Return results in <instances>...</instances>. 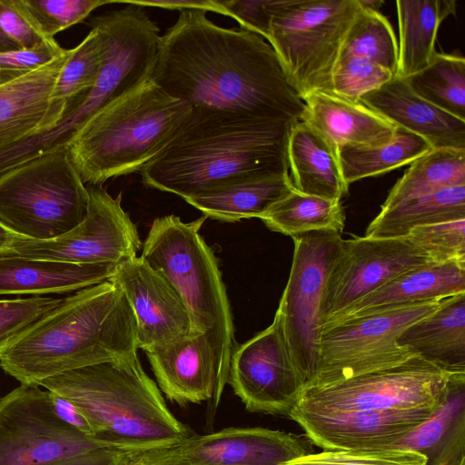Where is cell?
Instances as JSON below:
<instances>
[{
	"label": "cell",
	"mask_w": 465,
	"mask_h": 465,
	"mask_svg": "<svg viewBox=\"0 0 465 465\" xmlns=\"http://www.w3.org/2000/svg\"><path fill=\"white\" fill-rule=\"evenodd\" d=\"M26 73H28V72L22 71V70H16V69L0 67V85L9 83Z\"/></svg>",
	"instance_id": "obj_51"
},
{
	"label": "cell",
	"mask_w": 465,
	"mask_h": 465,
	"mask_svg": "<svg viewBox=\"0 0 465 465\" xmlns=\"http://www.w3.org/2000/svg\"><path fill=\"white\" fill-rule=\"evenodd\" d=\"M193 465H284L306 455L300 436L266 428H226L163 447Z\"/></svg>",
	"instance_id": "obj_19"
},
{
	"label": "cell",
	"mask_w": 465,
	"mask_h": 465,
	"mask_svg": "<svg viewBox=\"0 0 465 465\" xmlns=\"http://www.w3.org/2000/svg\"><path fill=\"white\" fill-rule=\"evenodd\" d=\"M357 56L389 70L398 68V43L389 21L379 12L361 9L342 45L341 57Z\"/></svg>",
	"instance_id": "obj_36"
},
{
	"label": "cell",
	"mask_w": 465,
	"mask_h": 465,
	"mask_svg": "<svg viewBox=\"0 0 465 465\" xmlns=\"http://www.w3.org/2000/svg\"><path fill=\"white\" fill-rule=\"evenodd\" d=\"M109 281L122 290L133 309L138 349L145 351L193 332L190 315L177 292L142 257L117 264Z\"/></svg>",
	"instance_id": "obj_18"
},
{
	"label": "cell",
	"mask_w": 465,
	"mask_h": 465,
	"mask_svg": "<svg viewBox=\"0 0 465 465\" xmlns=\"http://www.w3.org/2000/svg\"><path fill=\"white\" fill-rule=\"evenodd\" d=\"M124 4L135 5L139 6H153L171 10H203L212 11L224 15L221 1L212 0H133L124 1Z\"/></svg>",
	"instance_id": "obj_47"
},
{
	"label": "cell",
	"mask_w": 465,
	"mask_h": 465,
	"mask_svg": "<svg viewBox=\"0 0 465 465\" xmlns=\"http://www.w3.org/2000/svg\"><path fill=\"white\" fill-rule=\"evenodd\" d=\"M191 110L148 80L96 112L65 148L84 183L102 185L140 172L177 136Z\"/></svg>",
	"instance_id": "obj_5"
},
{
	"label": "cell",
	"mask_w": 465,
	"mask_h": 465,
	"mask_svg": "<svg viewBox=\"0 0 465 465\" xmlns=\"http://www.w3.org/2000/svg\"><path fill=\"white\" fill-rule=\"evenodd\" d=\"M89 193L65 147L0 176V222L21 237L50 240L84 218Z\"/></svg>",
	"instance_id": "obj_8"
},
{
	"label": "cell",
	"mask_w": 465,
	"mask_h": 465,
	"mask_svg": "<svg viewBox=\"0 0 465 465\" xmlns=\"http://www.w3.org/2000/svg\"><path fill=\"white\" fill-rule=\"evenodd\" d=\"M438 408L332 412L293 409L289 418L323 450H382L393 448Z\"/></svg>",
	"instance_id": "obj_17"
},
{
	"label": "cell",
	"mask_w": 465,
	"mask_h": 465,
	"mask_svg": "<svg viewBox=\"0 0 465 465\" xmlns=\"http://www.w3.org/2000/svg\"><path fill=\"white\" fill-rule=\"evenodd\" d=\"M24 237L12 232L0 222V256L8 252L14 244Z\"/></svg>",
	"instance_id": "obj_50"
},
{
	"label": "cell",
	"mask_w": 465,
	"mask_h": 465,
	"mask_svg": "<svg viewBox=\"0 0 465 465\" xmlns=\"http://www.w3.org/2000/svg\"><path fill=\"white\" fill-rule=\"evenodd\" d=\"M287 155L298 192L339 202L348 193L336 150L306 123L298 121L292 126Z\"/></svg>",
	"instance_id": "obj_27"
},
{
	"label": "cell",
	"mask_w": 465,
	"mask_h": 465,
	"mask_svg": "<svg viewBox=\"0 0 465 465\" xmlns=\"http://www.w3.org/2000/svg\"><path fill=\"white\" fill-rule=\"evenodd\" d=\"M0 28L19 48H30L46 40L18 10L14 0H0Z\"/></svg>",
	"instance_id": "obj_45"
},
{
	"label": "cell",
	"mask_w": 465,
	"mask_h": 465,
	"mask_svg": "<svg viewBox=\"0 0 465 465\" xmlns=\"http://www.w3.org/2000/svg\"><path fill=\"white\" fill-rule=\"evenodd\" d=\"M228 383L250 412L289 417L299 404L307 382L277 316L268 328L233 349Z\"/></svg>",
	"instance_id": "obj_15"
},
{
	"label": "cell",
	"mask_w": 465,
	"mask_h": 465,
	"mask_svg": "<svg viewBox=\"0 0 465 465\" xmlns=\"http://www.w3.org/2000/svg\"><path fill=\"white\" fill-rule=\"evenodd\" d=\"M361 10L358 0H279L267 41L302 100L332 93V74Z\"/></svg>",
	"instance_id": "obj_9"
},
{
	"label": "cell",
	"mask_w": 465,
	"mask_h": 465,
	"mask_svg": "<svg viewBox=\"0 0 465 465\" xmlns=\"http://www.w3.org/2000/svg\"><path fill=\"white\" fill-rule=\"evenodd\" d=\"M102 447L111 446L56 414L47 390L21 384L0 398V465H47Z\"/></svg>",
	"instance_id": "obj_13"
},
{
	"label": "cell",
	"mask_w": 465,
	"mask_h": 465,
	"mask_svg": "<svg viewBox=\"0 0 465 465\" xmlns=\"http://www.w3.org/2000/svg\"><path fill=\"white\" fill-rule=\"evenodd\" d=\"M35 30L45 39L84 20L113 0H14Z\"/></svg>",
	"instance_id": "obj_38"
},
{
	"label": "cell",
	"mask_w": 465,
	"mask_h": 465,
	"mask_svg": "<svg viewBox=\"0 0 465 465\" xmlns=\"http://www.w3.org/2000/svg\"><path fill=\"white\" fill-rule=\"evenodd\" d=\"M293 189L290 174L246 178L210 188L185 201L206 218L233 223L259 218Z\"/></svg>",
	"instance_id": "obj_29"
},
{
	"label": "cell",
	"mask_w": 465,
	"mask_h": 465,
	"mask_svg": "<svg viewBox=\"0 0 465 465\" xmlns=\"http://www.w3.org/2000/svg\"><path fill=\"white\" fill-rule=\"evenodd\" d=\"M301 121L319 133L337 152L340 147H374L391 141L397 127L365 106L331 92L315 91L303 98Z\"/></svg>",
	"instance_id": "obj_24"
},
{
	"label": "cell",
	"mask_w": 465,
	"mask_h": 465,
	"mask_svg": "<svg viewBox=\"0 0 465 465\" xmlns=\"http://www.w3.org/2000/svg\"><path fill=\"white\" fill-rule=\"evenodd\" d=\"M105 54V45L100 32L92 27L74 48L58 78L55 95L67 105L87 94L94 86Z\"/></svg>",
	"instance_id": "obj_37"
},
{
	"label": "cell",
	"mask_w": 465,
	"mask_h": 465,
	"mask_svg": "<svg viewBox=\"0 0 465 465\" xmlns=\"http://www.w3.org/2000/svg\"><path fill=\"white\" fill-rule=\"evenodd\" d=\"M51 394L54 409L63 420L83 433L95 437L89 421L71 402L52 392Z\"/></svg>",
	"instance_id": "obj_49"
},
{
	"label": "cell",
	"mask_w": 465,
	"mask_h": 465,
	"mask_svg": "<svg viewBox=\"0 0 465 465\" xmlns=\"http://www.w3.org/2000/svg\"><path fill=\"white\" fill-rule=\"evenodd\" d=\"M71 49L50 63L0 85V152L54 128L67 102L55 95L59 75Z\"/></svg>",
	"instance_id": "obj_21"
},
{
	"label": "cell",
	"mask_w": 465,
	"mask_h": 465,
	"mask_svg": "<svg viewBox=\"0 0 465 465\" xmlns=\"http://www.w3.org/2000/svg\"><path fill=\"white\" fill-rule=\"evenodd\" d=\"M279 0L221 1L224 15L235 19L241 29L268 40L272 15Z\"/></svg>",
	"instance_id": "obj_43"
},
{
	"label": "cell",
	"mask_w": 465,
	"mask_h": 465,
	"mask_svg": "<svg viewBox=\"0 0 465 465\" xmlns=\"http://www.w3.org/2000/svg\"><path fill=\"white\" fill-rule=\"evenodd\" d=\"M453 0H398L400 43L397 75L407 78L424 69L431 61L439 27L455 13Z\"/></svg>",
	"instance_id": "obj_30"
},
{
	"label": "cell",
	"mask_w": 465,
	"mask_h": 465,
	"mask_svg": "<svg viewBox=\"0 0 465 465\" xmlns=\"http://www.w3.org/2000/svg\"><path fill=\"white\" fill-rule=\"evenodd\" d=\"M89 203L84 220L66 233L50 240L22 238L4 256L54 262L120 264L137 257L141 240L135 224L101 185H86Z\"/></svg>",
	"instance_id": "obj_14"
},
{
	"label": "cell",
	"mask_w": 465,
	"mask_h": 465,
	"mask_svg": "<svg viewBox=\"0 0 465 465\" xmlns=\"http://www.w3.org/2000/svg\"><path fill=\"white\" fill-rule=\"evenodd\" d=\"M150 80L193 108L298 122L305 104L262 37L183 10L160 36Z\"/></svg>",
	"instance_id": "obj_1"
},
{
	"label": "cell",
	"mask_w": 465,
	"mask_h": 465,
	"mask_svg": "<svg viewBox=\"0 0 465 465\" xmlns=\"http://www.w3.org/2000/svg\"><path fill=\"white\" fill-rule=\"evenodd\" d=\"M421 98L444 112L465 120V59L436 53L430 64L405 78Z\"/></svg>",
	"instance_id": "obj_35"
},
{
	"label": "cell",
	"mask_w": 465,
	"mask_h": 465,
	"mask_svg": "<svg viewBox=\"0 0 465 465\" xmlns=\"http://www.w3.org/2000/svg\"><path fill=\"white\" fill-rule=\"evenodd\" d=\"M133 309L110 281L64 298L0 347V367L21 384L40 386L82 367L137 355Z\"/></svg>",
	"instance_id": "obj_3"
},
{
	"label": "cell",
	"mask_w": 465,
	"mask_h": 465,
	"mask_svg": "<svg viewBox=\"0 0 465 465\" xmlns=\"http://www.w3.org/2000/svg\"><path fill=\"white\" fill-rule=\"evenodd\" d=\"M63 300L45 296L0 300V347L58 306Z\"/></svg>",
	"instance_id": "obj_42"
},
{
	"label": "cell",
	"mask_w": 465,
	"mask_h": 465,
	"mask_svg": "<svg viewBox=\"0 0 465 465\" xmlns=\"http://www.w3.org/2000/svg\"><path fill=\"white\" fill-rule=\"evenodd\" d=\"M292 238V263L275 316L308 388L317 368L321 301L344 240L333 231L309 232Z\"/></svg>",
	"instance_id": "obj_11"
},
{
	"label": "cell",
	"mask_w": 465,
	"mask_h": 465,
	"mask_svg": "<svg viewBox=\"0 0 465 465\" xmlns=\"http://www.w3.org/2000/svg\"><path fill=\"white\" fill-rule=\"evenodd\" d=\"M419 451L391 448L382 450H322L308 453L284 465H427Z\"/></svg>",
	"instance_id": "obj_39"
},
{
	"label": "cell",
	"mask_w": 465,
	"mask_h": 465,
	"mask_svg": "<svg viewBox=\"0 0 465 465\" xmlns=\"http://www.w3.org/2000/svg\"><path fill=\"white\" fill-rule=\"evenodd\" d=\"M295 123L192 107L177 136L140 171L142 182L186 200L235 180L287 175Z\"/></svg>",
	"instance_id": "obj_2"
},
{
	"label": "cell",
	"mask_w": 465,
	"mask_h": 465,
	"mask_svg": "<svg viewBox=\"0 0 465 465\" xmlns=\"http://www.w3.org/2000/svg\"><path fill=\"white\" fill-rule=\"evenodd\" d=\"M161 391L180 405L212 401L218 407L227 380L206 333L187 337L144 351Z\"/></svg>",
	"instance_id": "obj_20"
},
{
	"label": "cell",
	"mask_w": 465,
	"mask_h": 465,
	"mask_svg": "<svg viewBox=\"0 0 465 465\" xmlns=\"http://www.w3.org/2000/svg\"><path fill=\"white\" fill-rule=\"evenodd\" d=\"M431 149L420 136L397 127L393 138L382 145L342 146L337 150V156L342 177L350 186L361 179L381 175L411 163Z\"/></svg>",
	"instance_id": "obj_33"
},
{
	"label": "cell",
	"mask_w": 465,
	"mask_h": 465,
	"mask_svg": "<svg viewBox=\"0 0 465 465\" xmlns=\"http://www.w3.org/2000/svg\"><path fill=\"white\" fill-rule=\"evenodd\" d=\"M128 451L102 447L55 460L47 465H124Z\"/></svg>",
	"instance_id": "obj_46"
},
{
	"label": "cell",
	"mask_w": 465,
	"mask_h": 465,
	"mask_svg": "<svg viewBox=\"0 0 465 465\" xmlns=\"http://www.w3.org/2000/svg\"><path fill=\"white\" fill-rule=\"evenodd\" d=\"M113 263L77 264L0 256V295L66 293L109 281Z\"/></svg>",
	"instance_id": "obj_25"
},
{
	"label": "cell",
	"mask_w": 465,
	"mask_h": 465,
	"mask_svg": "<svg viewBox=\"0 0 465 465\" xmlns=\"http://www.w3.org/2000/svg\"><path fill=\"white\" fill-rule=\"evenodd\" d=\"M124 465H193L170 453L163 447L128 452Z\"/></svg>",
	"instance_id": "obj_48"
},
{
	"label": "cell",
	"mask_w": 465,
	"mask_h": 465,
	"mask_svg": "<svg viewBox=\"0 0 465 465\" xmlns=\"http://www.w3.org/2000/svg\"><path fill=\"white\" fill-rule=\"evenodd\" d=\"M442 301L405 305L322 329L316 372L307 389L391 368L416 356L399 345L398 339L410 325L437 310Z\"/></svg>",
	"instance_id": "obj_10"
},
{
	"label": "cell",
	"mask_w": 465,
	"mask_h": 465,
	"mask_svg": "<svg viewBox=\"0 0 465 465\" xmlns=\"http://www.w3.org/2000/svg\"><path fill=\"white\" fill-rule=\"evenodd\" d=\"M19 49L17 45L14 43L0 28V54Z\"/></svg>",
	"instance_id": "obj_52"
},
{
	"label": "cell",
	"mask_w": 465,
	"mask_h": 465,
	"mask_svg": "<svg viewBox=\"0 0 465 465\" xmlns=\"http://www.w3.org/2000/svg\"><path fill=\"white\" fill-rule=\"evenodd\" d=\"M460 185H465V151L431 149L411 163L389 192L381 211Z\"/></svg>",
	"instance_id": "obj_32"
},
{
	"label": "cell",
	"mask_w": 465,
	"mask_h": 465,
	"mask_svg": "<svg viewBox=\"0 0 465 465\" xmlns=\"http://www.w3.org/2000/svg\"><path fill=\"white\" fill-rule=\"evenodd\" d=\"M432 262L407 237L354 236L328 275L320 306V330L331 318L380 289L400 274Z\"/></svg>",
	"instance_id": "obj_16"
},
{
	"label": "cell",
	"mask_w": 465,
	"mask_h": 465,
	"mask_svg": "<svg viewBox=\"0 0 465 465\" xmlns=\"http://www.w3.org/2000/svg\"><path fill=\"white\" fill-rule=\"evenodd\" d=\"M90 25L104 41L103 66L93 89L54 128L36 136V143L44 152L65 147L101 108L150 80L161 35L142 6L128 4L94 17Z\"/></svg>",
	"instance_id": "obj_7"
},
{
	"label": "cell",
	"mask_w": 465,
	"mask_h": 465,
	"mask_svg": "<svg viewBox=\"0 0 465 465\" xmlns=\"http://www.w3.org/2000/svg\"><path fill=\"white\" fill-rule=\"evenodd\" d=\"M54 39H46L30 48L0 54V67L22 71L37 69L66 53Z\"/></svg>",
	"instance_id": "obj_44"
},
{
	"label": "cell",
	"mask_w": 465,
	"mask_h": 465,
	"mask_svg": "<svg viewBox=\"0 0 465 465\" xmlns=\"http://www.w3.org/2000/svg\"><path fill=\"white\" fill-rule=\"evenodd\" d=\"M71 402L95 437L128 452L171 446L192 435L170 411L138 355L93 364L40 383Z\"/></svg>",
	"instance_id": "obj_4"
},
{
	"label": "cell",
	"mask_w": 465,
	"mask_h": 465,
	"mask_svg": "<svg viewBox=\"0 0 465 465\" xmlns=\"http://www.w3.org/2000/svg\"><path fill=\"white\" fill-rule=\"evenodd\" d=\"M465 373L452 374L444 401L434 414L393 448L431 458L427 465H460L464 460Z\"/></svg>",
	"instance_id": "obj_28"
},
{
	"label": "cell",
	"mask_w": 465,
	"mask_h": 465,
	"mask_svg": "<svg viewBox=\"0 0 465 465\" xmlns=\"http://www.w3.org/2000/svg\"><path fill=\"white\" fill-rule=\"evenodd\" d=\"M206 217L185 223L170 214L156 218L141 257L161 273L183 302L193 333H206L228 381L234 349L232 314L217 259L200 233Z\"/></svg>",
	"instance_id": "obj_6"
},
{
	"label": "cell",
	"mask_w": 465,
	"mask_h": 465,
	"mask_svg": "<svg viewBox=\"0 0 465 465\" xmlns=\"http://www.w3.org/2000/svg\"><path fill=\"white\" fill-rule=\"evenodd\" d=\"M259 218L270 230L291 237L314 231L341 232L345 224L341 202L305 194L295 189Z\"/></svg>",
	"instance_id": "obj_34"
},
{
	"label": "cell",
	"mask_w": 465,
	"mask_h": 465,
	"mask_svg": "<svg viewBox=\"0 0 465 465\" xmlns=\"http://www.w3.org/2000/svg\"><path fill=\"white\" fill-rule=\"evenodd\" d=\"M398 343L450 373H465V292L443 300L410 325Z\"/></svg>",
	"instance_id": "obj_26"
},
{
	"label": "cell",
	"mask_w": 465,
	"mask_h": 465,
	"mask_svg": "<svg viewBox=\"0 0 465 465\" xmlns=\"http://www.w3.org/2000/svg\"><path fill=\"white\" fill-rule=\"evenodd\" d=\"M460 219H465V185L445 188L381 211L364 236L406 237L415 227Z\"/></svg>",
	"instance_id": "obj_31"
},
{
	"label": "cell",
	"mask_w": 465,
	"mask_h": 465,
	"mask_svg": "<svg viewBox=\"0 0 465 465\" xmlns=\"http://www.w3.org/2000/svg\"><path fill=\"white\" fill-rule=\"evenodd\" d=\"M359 103L396 127L420 136L432 149L465 151V120L419 96L404 77L393 75L377 89L362 95Z\"/></svg>",
	"instance_id": "obj_22"
},
{
	"label": "cell",
	"mask_w": 465,
	"mask_h": 465,
	"mask_svg": "<svg viewBox=\"0 0 465 465\" xmlns=\"http://www.w3.org/2000/svg\"><path fill=\"white\" fill-rule=\"evenodd\" d=\"M465 219L415 227L407 238L434 262H465Z\"/></svg>",
	"instance_id": "obj_41"
},
{
	"label": "cell",
	"mask_w": 465,
	"mask_h": 465,
	"mask_svg": "<svg viewBox=\"0 0 465 465\" xmlns=\"http://www.w3.org/2000/svg\"><path fill=\"white\" fill-rule=\"evenodd\" d=\"M465 292V262H430L414 267L368 294L341 313L328 320L330 325L380 312L428 302L442 301Z\"/></svg>",
	"instance_id": "obj_23"
},
{
	"label": "cell",
	"mask_w": 465,
	"mask_h": 465,
	"mask_svg": "<svg viewBox=\"0 0 465 465\" xmlns=\"http://www.w3.org/2000/svg\"><path fill=\"white\" fill-rule=\"evenodd\" d=\"M361 9L379 12L380 7L384 4L382 0H358Z\"/></svg>",
	"instance_id": "obj_53"
},
{
	"label": "cell",
	"mask_w": 465,
	"mask_h": 465,
	"mask_svg": "<svg viewBox=\"0 0 465 465\" xmlns=\"http://www.w3.org/2000/svg\"><path fill=\"white\" fill-rule=\"evenodd\" d=\"M452 374L413 356L391 368L307 389L294 409L332 412L438 408Z\"/></svg>",
	"instance_id": "obj_12"
},
{
	"label": "cell",
	"mask_w": 465,
	"mask_h": 465,
	"mask_svg": "<svg viewBox=\"0 0 465 465\" xmlns=\"http://www.w3.org/2000/svg\"><path fill=\"white\" fill-rule=\"evenodd\" d=\"M393 75L389 70L365 58L341 57L332 74V93L359 103L362 95L377 89Z\"/></svg>",
	"instance_id": "obj_40"
}]
</instances>
